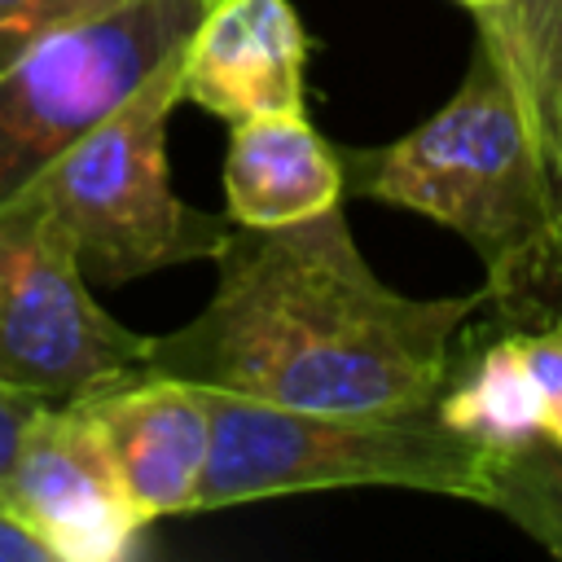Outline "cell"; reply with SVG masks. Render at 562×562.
I'll return each instance as SVG.
<instances>
[{
	"label": "cell",
	"instance_id": "obj_1",
	"mask_svg": "<svg viewBox=\"0 0 562 562\" xmlns=\"http://www.w3.org/2000/svg\"><path fill=\"white\" fill-rule=\"evenodd\" d=\"M487 290L413 299L360 255L342 202L294 224H233L215 294L149 338V373L307 413H430Z\"/></svg>",
	"mask_w": 562,
	"mask_h": 562
},
{
	"label": "cell",
	"instance_id": "obj_2",
	"mask_svg": "<svg viewBox=\"0 0 562 562\" xmlns=\"http://www.w3.org/2000/svg\"><path fill=\"white\" fill-rule=\"evenodd\" d=\"M356 198L417 211L474 246L487 268V303L505 316L531 312V290L558 224L518 92L487 44L474 40L461 88L391 145L338 149Z\"/></svg>",
	"mask_w": 562,
	"mask_h": 562
},
{
	"label": "cell",
	"instance_id": "obj_3",
	"mask_svg": "<svg viewBox=\"0 0 562 562\" xmlns=\"http://www.w3.org/2000/svg\"><path fill=\"white\" fill-rule=\"evenodd\" d=\"M202 400L211 413V457L198 509L338 487H404L474 501L483 443L443 426L435 408L307 413L211 386H202Z\"/></svg>",
	"mask_w": 562,
	"mask_h": 562
},
{
	"label": "cell",
	"instance_id": "obj_4",
	"mask_svg": "<svg viewBox=\"0 0 562 562\" xmlns=\"http://www.w3.org/2000/svg\"><path fill=\"white\" fill-rule=\"evenodd\" d=\"M184 48L189 40L35 176L70 228L88 281L127 285L158 268L215 259L233 228L228 215L176 198L167 176V123L184 101Z\"/></svg>",
	"mask_w": 562,
	"mask_h": 562
},
{
	"label": "cell",
	"instance_id": "obj_5",
	"mask_svg": "<svg viewBox=\"0 0 562 562\" xmlns=\"http://www.w3.org/2000/svg\"><path fill=\"white\" fill-rule=\"evenodd\" d=\"M149 373V334L119 325L88 290L70 228L31 180L0 198V386L44 404Z\"/></svg>",
	"mask_w": 562,
	"mask_h": 562
},
{
	"label": "cell",
	"instance_id": "obj_6",
	"mask_svg": "<svg viewBox=\"0 0 562 562\" xmlns=\"http://www.w3.org/2000/svg\"><path fill=\"white\" fill-rule=\"evenodd\" d=\"M206 0H127L40 40L0 70V198L26 189L180 48Z\"/></svg>",
	"mask_w": 562,
	"mask_h": 562
},
{
	"label": "cell",
	"instance_id": "obj_7",
	"mask_svg": "<svg viewBox=\"0 0 562 562\" xmlns=\"http://www.w3.org/2000/svg\"><path fill=\"white\" fill-rule=\"evenodd\" d=\"M0 505L53 562H119L149 527L123 487L88 400L35 408L0 483Z\"/></svg>",
	"mask_w": 562,
	"mask_h": 562
},
{
	"label": "cell",
	"instance_id": "obj_8",
	"mask_svg": "<svg viewBox=\"0 0 562 562\" xmlns=\"http://www.w3.org/2000/svg\"><path fill=\"white\" fill-rule=\"evenodd\" d=\"M145 522L193 514L211 457V413L202 386L167 373H140L83 395Z\"/></svg>",
	"mask_w": 562,
	"mask_h": 562
},
{
	"label": "cell",
	"instance_id": "obj_9",
	"mask_svg": "<svg viewBox=\"0 0 562 562\" xmlns=\"http://www.w3.org/2000/svg\"><path fill=\"white\" fill-rule=\"evenodd\" d=\"M307 31L290 0H215L184 48V101L224 123L303 110Z\"/></svg>",
	"mask_w": 562,
	"mask_h": 562
},
{
	"label": "cell",
	"instance_id": "obj_10",
	"mask_svg": "<svg viewBox=\"0 0 562 562\" xmlns=\"http://www.w3.org/2000/svg\"><path fill=\"white\" fill-rule=\"evenodd\" d=\"M224 198L233 224H294L342 202V158L307 114H255L228 123Z\"/></svg>",
	"mask_w": 562,
	"mask_h": 562
},
{
	"label": "cell",
	"instance_id": "obj_11",
	"mask_svg": "<svg viewBox=\"0 0 562 562\" xmlns=\"http://www.w3.org/2000/svg\"><path fill=\"white\" fill-rule=\"evenodd\" d=\"M474 26L518 92L562 206V0H496L474 9Z\"/></svg>",
	"mask_w": 562,
	"mask_h": 562
},
{
	"label": "cell",
	"instance_id": "obj_12",
	"mask_svg": "<svg viewBox=\"0 0 562 562\" xmlns=\"http://www.w3.org/2000/svg\"><path fill=\"white\" fill-rule=\"evenodd\" d=\"M435 417L483 448H509L540 435V395L522 360L518 329L483 342L461 364L452 360Z\"/></svg>",
	"mask_w": 562,
	"mask_h": 562
},
{
	"label": "cell",
	"instance_id": "obj_13",
	"mask_svg": "<svg viewBox=\"0 0 562 562\" xmlns=\"http://www.w3.org/2000/svg\"><path fill=\"white\" fill-rule=\"evenodd\" d=\"M474 501L562 558V443L536 435L509 448H483Z\"/></svg>",
	"mask_w": 562,
	"mask_h": 562
},
{
	"label": "cell",
	"instance_id": "obj_14",
	"mask_svg": "<svg viewBox=\"0 0 562 562\" xmlns=\"http://www.w3.org/2000/svg\"><path fill=\"white\" fill-rule=\"evenodd\" d=\"M127 0H0V70L26 57L40 40L92 22Z\"/></svg>",
	"mask_w": 562,
	"mask_h": 562
},
{
	"label": "cell",
	"instance_id": "obj_15",
	"mask_svg": "<svg viewBox=\"0 0 562 562\" xmlns=\"http://www.w3.org/2000/svg\"><path fill=\"white\" fill-rule=\"evenodd\" d=\"M518 347L540 395V435L562 443V307L536 329H518Z\"/></svg>",
	"mask_w": 562,
	"mask_h": 562
},
{
	"label": "cell",
	"instance_id": "obj_16",
	"mask_svg": "<svg viewBox=\"0 0 562 562\" xmlns=\"http://www.w3.org/2000/svg\"><path fill=\"white\" fill-rule=\"evenodd\" d=\"M40 404H44V400H35V395L4 391V386H0V483H4V474H9V465H13V452H18L22 430H26V422L35 417Z\"/></svg>",
	"mask_w": 562,
	"mask_h": 562
},
{
	"label": "cell",
	"instance_id": "obj_17",
	"mask_svg": "<svg viewBox=\"0 0 562 562\" xmlns=\"http://www.w3.org/2000/svg\"><path fill=\"white\" fill-rule=\"evenodd\" d=\"M558 307H562V211H558V224H553V237H549V250H544V263L531 290V312H558Z\"/></svg>",
	"mask_w": 562,
	"mask_h": 562
},
{
	"label": "cell",
	"instance_id": "obj_18",
	"mask_svg": "<svg viewBox=\"0 0 562 562\" xmlns=\"http://www.w3.org/2000/svg\"><path fill=\"white\" fill-rule=\"evenodd\" d=\"M0 562H53L48 549L0 505Z\"/></svg>",
	"mask_w": 562,
	"mask_h": 562
},
{
	"label": "cell",
	"instance_id": "obj_19",
	"mask_svg": "<svg viewBox=\"0 0 562 562\" xmlns=\"http://www.w3.org/2000/svg\"><path fill=\"white\" fill-rule=\"evenodd\" d=\"M461 4H470V9H483V4H496V0H461Z\"/></svg>",
	"mask_w": 562,
	"mask_h": 562
},
{
	"label": "cell",
	"instance_id": "obj_20",
	"mask_svg": "<svg viewBox=\"0 0 562 562\" xmlns=\"http://www.w3.org/2000/svg\"><path fill=\"white\" fill-rule=\"evenodd\" d=\"M206 4H215V0H206Z\"/></svg>",
	"mask_w": 562,
	"mask_h": 562
}]
</instances>
